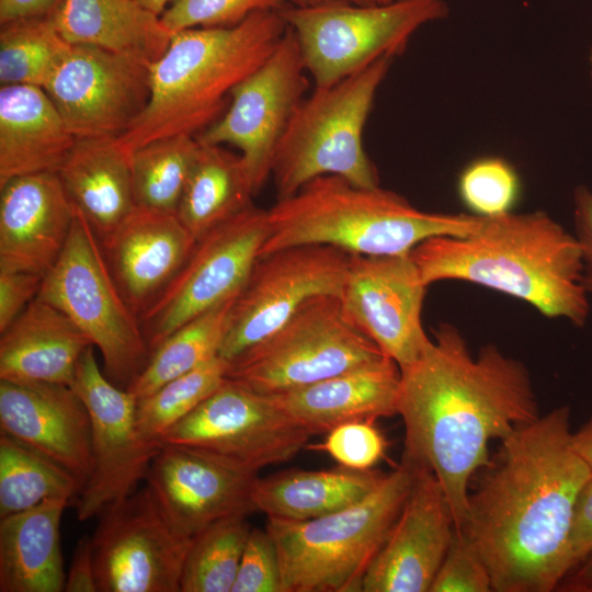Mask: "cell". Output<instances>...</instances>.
Here are the masks:
<instances>
[{"mask_svg": "<svg viewBox=\"0 0 592 592\" xmlns=\"http://www.w3.org/2000/svg\"><path fill=\"white\" fill-rule=\"evenodd\" d=\"M570 417L562 406L517 426L468 496L457 530L478 548L494 592L556 591L569 570L573 510L592 477Z\"/></svg>", "mask_w": 592, "mask_h": 592, "instance_id": "obj_1", "label": "cell"}, {"mask_svg": "<svg viewBox=\"0 0 592 592\" xmlns=\"http://www.w3.org/2000/svg\"><path fill=\"white\" fill-rule=\"evenodd\" d=\"M403 453L428 467L460 528L471 477L490 465L489 442L540 417L526 366L487 344L473 356L462 332L440 323L412 364L400 368Z\"/></svg>", "mask_w": 592, "mask_h": 592, "instance_id": "obj_2", "label": "cell"}, {"mask_svg": "<svg viewBox=\"0 0 592 592\" xmlns=\"http://www.w3.org/2000/svg\"><path fill=\"white\" fill-rule=\"evenodd\" d=\"M410 254L423 282L455 280L521 299L550 319L587 323L580 244L543 210L481 217L465 236L429 238Z\"/></svg>", "mask_w": 592, "mask_h": 592, "instance_id": "obj_3", "label": "cell"}, {"mask_svg": "<svg viewBox=\"0 0 592 592\" xmlns=\"http://www.w3.org/2000/svg\"><path fill=\"white\" fill-rule=\"evenodd\" d=\"M287 29L280 11H260L231 27L177 32L150 64V99L116 137L130 153L153 140L196 137L227 110L230 93L272 54Z\"/></svg>", "mask_w": 592, "mask_h": 592, "instance_id": "obj_4", "label": "cell"}, {"mask_svg": "<svg viewBox=\"0 0 592 592\" xmlns=\"http://www.w3.org/2000/svg\"><path fill=\"white\" fill-rule=\"evenodd\" d=\"M481 221L474 214L424 212L400 194L322 175L267 209L269 231L260 251L327 244L355 255L409 253L436 236H465Z\"/></svg>", "mask_w": 592, "mask_h": 592, "instance_id": "obj_5", "label": "cell"}, {"mask_svg": "<svg viewBox=\"0 0 592 592\" xmlns=\"http://www.w3.org/2000/svg\"><path fill=\"white\" fill-rule=\"evenodd\" d=\"M418 464L399 465L358 502L306 521L267 517L280 559L283 592H361L413 485Z\"/></svg>", "mask_w": 592, "mask_h": 592, "instance_id": "obj_6", "label": "cell"}, {"mask_svg": "<svg viewBox=\"0 0 592 592\" xmlns=\"http://www.w3.org/2000/svg\"><path fill=\"white\" fill-rule=\"evenodd\" d=\"M395 58L383 56L331 86L315 87L304 98L274 156L271 177L277 200L322 175H338L364 187L379 185L362 136Z\"/></svg>", "mask_w": 592, "mask_h": 592, "instance_id": "obj_7", "label": "cell"}, {"mask_svg": "<svg viewBox=\"0 0 592 592\" xmlns=\"http://www.w3.org/2000/svg\"><path fill=\"white\" fill-rule=\"evenodd\" d=\"M37 297L62 310L99 349L104 374L113 384L127 389L141 374L150 350L139 319L121 294L98 237L76 207L66 246L45 274Z\"/></svg>", "mask_w": 592, "mask_h": 592, "instance_id": "obj_8", "label": "cell"}, {"mask_svg": "<svg viewBox=\"0 0 592 592\" xmlns=\"http://www.w3.org/2000/svg\"><path fill=\"white\" fill-rule=\"evenodd\" d=\"M385 355L345 317L338 296L306 301L229 363L226 377L264 396L298 389Z\"/></svg>", "mask_w": 592, "mask_h": 592, "instance_id": "obj_9", "label": "cell"}, {"mask_svg": "<svg viewBox=\"0 0 592 592\" xmlns=\"http://www.w3.org/2000/svg\"><path fill=\"white\" fill-rule=\"evenodd\" d=\"M280 13L296 34L315 87H328L383 56H399L414 32L445 18L448 7L445 0H394L373 5H286Z\"/></svg>", "mask_w": 592, "mask_h": 592, "instance_id": "obj_10", "label": "cell"}, {"mask_svg": "<svg viewBox=\"0 0 592 592\" xmlns=\"http://www.w3.org/2000/svg\"><path fill=\"white\" fill-rule=\"evenodd\" d=\"M309 436L267 396L226 377L161 442L257 475L262 468L295 457Z\"/></svg>", "mask_w": 592, "mask_h": 592, "instance_id": "obj_11", "label": "cell"}, {"mask_svg": "<svg viewBox=\"0 0 592 592\" xmlns=\"http://www.w3.org/2000/svg\"><path fill=\"white\" fill-rule=\"evenodd\" d=\"M91 535L98 592H180L192 538L146 483L107 504Z\"/></svg>", "mask_w": 592, "mask_h": 592, "instance_id": "obj_12", "label": "cell"}, {"mask_svg": "<svg viewBox=\"0 0 592 592\" xmlns=\"http://www.w3.org/2000/svg\"><path fill=\"white\" fill-rule=\"evenodd\" d=\"M267 231V209L251 205L196 241L175 277L139 318L150 353L185 322L238 296Z\"/></svg>", "mask_w": 592, "mask_h": 592, "instance_id": "obj_13", "label": "cell"}, {"mask_svg": "<svg viewBox=\"0 0 592 592\" xmlns=\"http://www.w3.org/2000/svg\"><path fill=\"white\" fill-rule=\"evenodd\" d=\"M351 255L332 246L300 244L259 257L234 301L218 356L231 363L309 299L339 297Z\"/></svg>", "mask_w": 592, "mask_h": 592, "instance_id": "obj_14", "label": "cell"}, {"mask_svg": "<svg viewBox=\"0 0 592 592\" xmlns=\"http://www.w3.org/2000/svg\"><path fill=\"white\" fill-rule=\"evenodd\" d=\"M306 71L296 34L287 26L269 58L234 88L221 117L196 136L204 145L239 149L254 195L271 177L278 145L309 88Z\"/></svg>", "mask_w": 592, "mask_h": 592, "instance_id": "obj_15", "label": "cell"}, {"mask_svg": "<svg viewBox=\"0 0 592 592\" xmlns=\"http://www.w3.org/2000/svg\"><path fill=\"white\" fill-rule=\"evenodd\" d=\"M71 387L91 420V473L75 499L77 519L84 522L136 490L163 444L140 433L137 398L101 371L94 346L80 357Z\"/></svg>", "mask_w": 592, "mask_h": 592, "instance_id": "obj_16", "label": "cell"}, {"mask_svg": "<svg viewBox=\"0 0 592 592\" xmlns=\"http://www.w3.org/2000/svg\"><path fill=\"white\" fill-rule=\"evenodd\" d=\"M150 64L96 46L70 45L44 90L75 138L118 137L147 107Z\"/></svg>", "mask_w": 592, "mask_h": 592, "instance_id": "obj_17", "label": "cell"}, {"mask_svg": "<svg viewBox=\"0 0 592 592\" xmlns=\"http://www.w3.org/2000/svg\"><path fill=\"white\" fill-rule=\"evenodd\" d=\"M428 287L410 252L352 254L339 299L349 321L402 368L432 341L422 326Z\"/></svg>", "mask_w": 592, "mask_h": 592, "instance_id": "obj_18", "label": "cell"}, {"mask_svg": "<svg viewBox=\"0 0 592 592\" xmlns=\"http://www.w3.org/2000/svg\"><path fill=\"white\" fill-rule=\"evenodd\" d=\"M455 531L441 483L425 466L417 475L361 592H429Z\"/></svg>", "mask_w": 592, "mask_h": 592, "instance_id": "obj_19", "label": "cell"}, {"mask_svg": "<svg viewBox=\"0 0 592 592\" xmlns=\"http://www.w3.org/2000/svg\"><path fill=\"white\" fill-rule=\"evenodd\" d=\"M257 475L240 471L190 449L163 444L146 477L172 524L193 537L210 524L254 512Z\"/></svg>", "mask_w": 592, "mask_h": 592, "instance_id": "obj_20", "label": "cell"}, {"mask_svg": "<svg viewBox=\"0 0 592 592\" xmlns=\"http://www.w3.org/2000/svg\"><path fill=\"white\" fill-rule=\"evenodd\" d=\"M0 429L83 485L91 473V420L71 386L0 379ZM83 488V487H82Z\"/></svg>", "mask_w": 592, "mask_h": 592, "instance_id": "obj_21", "label": "cell"}, {"mask_svg": "<svg viewBox=\"0 0 592 592\" xmlns=\"http://www.w3.org/2000/svg\"><path fill=\"white\" fill-rule=\"evenodd\" d=\"M0 191V271L45 275L65 248L75 216L57 172L16 177Z\"/></svg>", "mask_w": 592, "mask_h": 592, "instance_id": "obj_22", "label": "cell"}, {"mask_svg": "<svg viewBox=\"0 0 592 592\" xmlns=\"http://www.w3.org/2000/svg\"><path fill=\"white\" fill-rule=\"evenodd\" d=\"M195 243L177 214L137 206L100 242L110 272L138 319L172 282Z\"/></svg>", "mask_w": 592, "mask_h": 592, "instance_id": "obj_23", "label": "cell"}, {"mask_svg": "<svg viewBox=\"0 0 592 592\" xmlns=\"http://www.w3.org/2000/svg\"><path fill=\"white\" fill-rule=\"evenodd\" d=\"M400 368L383 355L315 384L267 396L310 435L398 414Z\"/></svg>", "mask_w": 592, "mask_h": 592, "instance_id": "obj_24", "label": "cell"}, {"mask_svg": "<svg viewBox=\"0 0 592 592\" xmlns=\"http://www.w3.org/2000/svg\"><path fill=\"white\" fill-rule=\"evenodd\" d=\"M90 346L62 310L36 297L1 332L0 379L72 386L78 362Z\"/></svg>", "mask_w": 592, "mask_h": 592, "instance_id": "obj_25", "label": "cell"}, {"mask_svg": "<svg viewBox=\"0 0 592 592\" xmlns=\"http://www.w3.org/2000/svg\"><path fill=\"white\" fill-rule=\"evenodd\" d=\"M75 141L43 88H0V185L21 175L57 172Z\"/></svg>", "mask_w": 592, "mask_h": 592, "instance_id": "obj_26", "label": "cell"}, {"mask_svg": "<svg viewBox=\"0 0 592 592\" xmlns=\"http://www.w3.org/2000/svg\"><path fill=\"white\" fill-rule=\"evenodd\" d=\"M57 174L100 242L136 208L130 158L116 137L76 138Z\"/></svg>", "mask_w": 592, "mask_h": 592, "instance_id": "obj_27", "label": "cell"}, {"mask_svg": "<svg viewBox=\"0 0 592 592\" xmlns=\"http://www.w3.org/2000/svg\"><path fill=\"white\" fill-rule=\"evenodd\" d=\"M71 502L47 499L0 517V592H61L60 521Z\"/></svg>", "mask_w": 592, "mask_h": 592, "instance_id": "obj_28", "label": "cell"}, {"mask_svg": "<svg viewBox=\"0 0 592 592\" xmlns=\"http://www.w3.org/2000/svg\"><path fill=\"white\" fill-rule=\"evenodd\" d=\"M54 20L71 45L96 46L149 62L162 56L173 35L160 15L136 0H65Z\"/></svg>", "mask_w": 592, "mask_h": 592, "instance_id": "obj_29", "label": "cell"}, {"mask_svg": "<svg viewBox=\"0 0 592 592\" xmlns=\"http://www.w3.org/2000/svg\"><path fill=\"white\" fill-rule=\"evenodd\" d=\"M386 474L340 466L328 470L287 469L257 477L252 489L255 511L291 521L317 519L348 508L371 493Z\"/></svg>", "mask_w": 592, "mask_h": 592, "instance_id": "obj_30", "label": "cell"}, {"mask_svg": "<svg viewBox=\"0 0 592 592\" xmlns=\"http://www.w3.org/2000/svg\"><path fill=\"white\" fill-rule=\"evenodd\" d=\"M254 196L240 155L200 143L177 216L197 241L253 205Z\"/></svg>", "mask_w": 592, "mask_h": 592, "instance_id": "obj_31", "label": "cell"}, {"mask_svg": "<svg viewBox=\"0 0 592 592\" xmlns=\"http://www.w3.org/2000/svg\"><path fill=\"white\" fill-rule=\"evenodd\" d=\"M235 299L191 319L167 337L150 353L146 367L126 390L136 398L145 397L217 356Z\"/></svg>", "mask_w": 592, "mask_h": 592, "instance_id": "obj_32", "label": "cell"}, {"mask_svg": "<svg viewBox=\"0 0 592 592\" xmlns=\"http://www.w3.org/2000/svg\"><path fill=\"white\" fill-rule=\"evenodd\" d=\"M83 483L35 449L0 435V517L27 510L47 499L71 503Z\"/></svg>", "mask_w": 592, "mask_h": 592, "instance_id": "obj_33", "label": "cell"}, {"mask_svg": "<svg viewBox=\"0 0 592 592\" xmlns=\"http://www.w3.org/2000/svg\"><path fill=\"white\" fill-rule=\"evenodd\" d=\"M198 146L196 137L180 135L134 150L129 158L136 206L177 214Z\"/></svg>", "mask_w": 592, "mask_h": 592, "instance_id": "obj_34", "label": "cell"}, {"mask_svg": "<svg viewBox=\"0 0 592 592\" xmlns=\"http://www.w3.org/2000/svg\"><path fill=\"white\" fill-rule=\"evenodd\" d=\"M70 45L58 32L54 15L1 24L0 86L25 84L44 89Z\"/></svg>", "mask_w": 592, "mask_h": 592, "instance_id": "obj_35", "label": "cell"}, {"mask_svg": "<svg viewBox=\"0 0 592 592\" xmlns=\"http://www.w3.org/2000/svg\"><path fill=\"white\" fill-rule=\"evenodd\" d=\"M246 516L219 520L193 536L180 592H231L252 530Z\"/></svg>", "mask_w": 592, "mask_h": 592, "instance_id": "obj_36", "label": "cell"}, {"mask_svg": "<svg viewBox=\"0 0 592 592\" xmlns=\"http://www.w3.org/2000/svg\"><path fill=\"white\" fill-rule=\"evenodd\" d=\"M228 369L229 363L217 355L167 382L153 392L137 398L136 415L140 433L147 440L162 444V436L219 387Z\"/></svg>", "mask_w": 592, "mask_h": 592, "instance_id": "obj_37", "label": "cell"}, {"mask_svg": "<svg viewBox=\"0 0 592 592\" xmlns=\"http://www.w3.org/2000/svg\"><path fill=\"white\" fill-rule=\"evenodd\" d=\"M522 192L514 166L502 157L485 156L470 161L459 173L457 193L462 203L480 217L512 213Z\"/></svg>", "mask_w": 592, "mask_h": 592, "instance_id": "obj_38", "label": "cell"}, {"mask_svg": "<svg viewBox=\"0 0 592 592\" xmlns=\"http://www.w3.org/2000/svg\"><path fill=\"white\" fill-rule=\"evenodd\" d=\"M284 0H173L160 15L172 34L200 27H231L260 11H281Z\"/></svg>", "mask_w": 592, "mask_h": 592, "instance_id": "obj_39", "label": "cell"}, {"mask_svg": "<svg viewBox=\"0 0 592 592\" xmlns=\"http://www.w3.org/2000/svg\"><path fill=\"white\" fill-rule=\"evenodd\" d=\"M308 447L327 453L340 466L367 470L385 457L387 441L374 421H356L332 429L323 442Z\"/></svg>", "mask_w": 592, "mask_h": 592, "instance_id": "obj_40", "label": "cell"}, {"mask_svg": "<svg viewBox=\"0 0 592 592\" xmlns=\"http://www.w3.org/2000/svg\"><path fill=\"white\" fill-rule=\"evenodd\" d=\"M492 581L478 548L455 528L446 555L429 592H492Z\"/></svg>", "mask_w": 592, "mask_h": 592, "instance_id": "obj_41", "label": "cell"}, {"mask_svg": "<svg viewBox=\"0 0 592 592\" xmlns=\"http://www.w3.org/2000/svg\"><path fill=\"white\" fill-rule=\"evenodd\" d=\"M231 592H283L278 554L265 530L252 527Z\"/></svg>", "mask_w": 592, "mask_h": 592, "instance_id": "obj_42", "label": "cell"}, {"mask_svg": "<svg viewBox=\"0 0 592 592\" xmlns=\"http://www.w3.org/2000/svg\"><path fill=\"white\" fill-rule=\"evenodd\" d=\"M45 275L0 271V333L37 297Z\"/></svg>", "mask_w": 592, "mask_h": 592, "instance_id": "obj_43", "label": "cell"}, {"mask_svg": "<svg viewBox=\"0 0 592 592\" xmlns=\"http://www.w3.org/2000/svg\"><path fill=\"white\" fill-rule=\"evenodd\" d=\"M591 550L592 477L582 487L573 510L569 537V570L579 563Z\"/></svg>", "mask_w": 592, "mask_h": 592, "instance_id": "obj_44", "label": "cell"}, {"mask_svg": "<svg viewBox=\"0 0 592 592\" xmlns=\"http://www.w3.org/2000/svg\"><path fill=\"white\" fill-rule=\"evenodd\" d=\"M574 236L583 263V286L592 295V190L579 185L573 191Z\"/></svg>", "mask_w": 592, "mask_h": 592, "instance_id": "obj_45", "label": "cell"}, {"mask_svg": "<svg viewBox=\"0 0 592 592\" xmlns=\"http://www.w3.org/2000/svg\"><path fill=\"white\" fill-rule=\"evenodd\" d=\"M64 591L98 592L91 536L84 535L76 544L66 573Z\"/></svg>", "mask_w": 592, "mask_h": 592, "instance_id": "obj_46", "label": "cell"}, {"mask_svg": "<svg viewBox=\"0 0 592 592\" xmlns=\"http://www.w3.org/2000/svg\"><path fill=\"white\" fill-rule=\"evenodd\" d=\"M65 0H0V24L27 18L53 16Z\"/></svg>", "mask_w": 592, "mask_h": 592, "instance_id": "obj_47", "label": "cell"}, {"mask_svg": "<svg viewBox=\"0 0 592 592\" xmlns=\"http://www.w3.org/2000/svg\"><path fill=\"white\" fill-rule=\"evenodd\" d=\"M556 591L592 592V550L563 576Z\"/></svg>", "mask_w": 592, "mask_h": 592, "instance_id": "obj_48", "label": "cell"}, {"mask_svg": "<svg viewBox=\"0 0 592 592\" xmlns=\"http://www.w3.org/2000/svg\"><path fill=\"white\" fill-rule=\"evenodd\" d=\"M572 441L577 452L592 468V418L573 432Z\"/></svg>", "mask_w": 592, "mask_h": 592, "instance_id": "obj_49", "label": "cell"}, {"mask_svg": "<svg viewBox=\"0 0 592 592\" xmlns=\"http://www.w3.org/2000/svg\"><path fill=\"white\" fill-rule=\"evenodd\" d=\"M296 8H317L333 4L373 5L379 0H289Z\"/></svg>", "mask_w": 592, "mask_h": 592, "instance_id": "obj_50", "label": "cell"}, {"mask_svg": "<svg viewBox=\"0 0 592 592\" xmlns=\"http://www.w3.org/2000/svg\"><path fill=\"white\" fill-rule=\"evenodd\" d=\"M139 4L148 9L149 11L161 15L162 12L168 8L167 5L173 0H136Z\"/></svg>", "mask_w": 592, "mask_h": 592, "instance_id": "obj_51", "label": "cell"}, {"mask_svg": "<svg viewBox=\"0 0 592 592\" xmlns=\"http://www.w3.org/2000/svg\"><path fill=\"white\" fill-rule=\"evenodd\" d=\"M589 64H590V73H591V79H592V47L590 52Z\"/></svg>", "mask_w": 592, "mask_h": 592, "instance_id": "obj_52", "label": "cell"}, {"mask_svg": "<svg viewBox=\"0 0 592 592\" xmlns=\"http://www.w3.org/2000/svg\"><path fill=\"white\" fill-rule=\"evenodd\" d=\"M391 1H394V0H379L380 3H389Z\"/></svg>", "mask_w": 592, "mask_h": 592, "instance_id": "obj_53", "label": "cell"}]
</instances>
